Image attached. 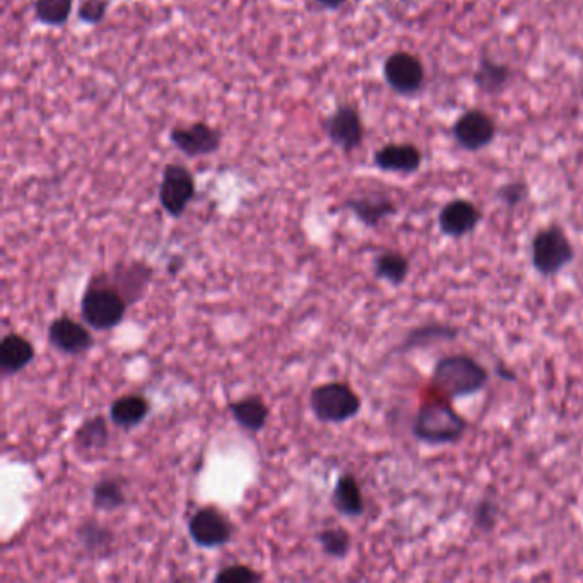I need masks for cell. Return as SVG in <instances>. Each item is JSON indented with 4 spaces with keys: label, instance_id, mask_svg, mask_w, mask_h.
I'll use <instances>...</instances> for the list:
<instances>
[{
    "label": "cell",
    "instance_id": "obj_2",
    "mask_svg": "<svg viewBox=\"0 0 583 583\" xmlns=\"http://www.w3.org/2000/svg\"><path fill=\"white\" fill-rule=\"evenodd\" d=\"M467 428V419L440 395L424 401L411 424L414 438L428 445L459 442L466 435Z\"/></svg>",
    "mask_w": 583,
    "mask_h": 583
},
{
    "label": "cell",
    "instance_id": "obj_34",
    "mask_svg": "<svg viewBox=\"0 0 583 583\" xmlns=\"http://www.w3.org/2000/svg\"><path fill=\"white\" fill-rule=\"evenodd\" d=\"M317 2L325 9H339L346 0H317Z\"/></svg>",
    "mask_w": 583,
    "mask_h": 583
},
{
    "label": "cell",
    "instance_id": "obj_1",
    "mask_svg": "<svg viewBox=\"0 0 583 583\" xmlns=\"http://www.w3.org/2000/svg\"><path fill=\"white\" fill-rule=\"evenodd\" d=\"M489 371L469 354H450L436 361L430 385L447 401L471 397L488 385Z\"/></svg>",
    "mask_w": 583,
    "mask_h": 583
},
{
    "label": "cell",
    "instance_id": "obj_33",
    "mask_svg": "<svg viewBox=\"0 0 583 583\" xmlns=\"http://www.w3.org/2000/svg\"><path fill=\"white\" fill-rule=\"evenodd\" d=\"M496 375H498L501 380H505V382H517V373L510 370V368H507L505 365L496 366Z\"/></svg>",
    "mask_w": 583,
    "mask_h": 583
},
{
    "label": "cell",
    "instance_id": "obj_30",
    "mask_svg": "<svg viewBox=\"0 0 583 583\" xmlns=\"http://www.w3.org/2000/svg\"><path fill=\"white\" fill-rule=\"evenodd\" d=\"M498 515H500L498 503L489 500V498H483L474 508L472 519H474L476 529L483 530V532H491L498 524Z\"/></svg>",
    "mask_w": 583,
    "mask_h": 583
},
{
    "label": "cell",
    "instance_id": "obj_24",
    "mask_svg": "<svg viewBox=\"0 0 583 583\" xmlns=\"http://www.w3.org/2000/svg\"><path fill=\"white\" fill-rule=\"evenodd\" d=\"M510 79H512V69L508 65L491 59L481 60L477 71L474 72V83L477 88L489 95H498L500 91L507 88Z\"/></svg>",
    "mask_w": 583,
    "mask_h": 583
},
{
    "label": "cell",
    "instance_id": "obj_14",
    "mask_svg": "<svg viewBox=\"0 0 583 583\" xmlns=\"http://www.w3.org/2000/svg\"><path fill=\"white\" fill-rule=\"evenodd\" d=\"M153 274L154 269L151 265L144 262H130V264L115 267L112 274L106 272L105 276L122 293L127 303L134 305L146 295Z\"/></svg>",
    "mask_w": 583,
    "mask_h": 583
},
{
    "label": "cell",
    "instance_id": "obj_5",
    "mask_svg": "<svg viewBox=\"0 0 583 583\" xmlns=\"http://www.w3.org/2000/svg\"><path fill=\"white\" fill-rule=\"evenodd\" d=\"M310 407L322 423H344L361 411V397L348 383L318 385L310 394Z\"/></svg>",
    "mask_w": 583,
    "mask_h": 583
},
{
    "label": "cell",
    "instance_id": "obj_9",
    "mask_svg": "<svg viewBox=\"0 0 583 583\" xmlns=\"http://www.w3.org/2000/svg\"><path fill=\"white\" fill-rule=\"evenodd\" d=\"M452 132L460 148L477 153L495 139L496 124L483 110H467L455 120Z\"/></svg>",
    "mask_w": 583,
    "mask_h": 583
},
{
    "label": "cell",
    "instance_id": "obj_22",
    "mask_svg": "<svg viewBox=\"0 0 583 583\" xmlns=\"http://www.w3.org/2000/svg\"><path fill=\"white\" fill-rule=\"evenodd\" d=\"M373 271H375V276L385 283L401 286L406 283L407 276L411 272V262L406 255L397 250H385L373 262Z\"/></svg>",
    "mask_w": 583,
    "mask_h": 583
},
{
    "label": "cell",
    "instance_id": "obj_21",
    "mask_svg": "<svg viewBox=\"0 0 583 583\" xmlns=\"http://www.w3.org/2000/svg\"><path fill=\"white\" fill-rule=\"evenodd\" d=\"M149 411L151 406L146 397L139 394L122 395L110 407V421L118 428L130 430L148 418Z\"/></svg>",
    "mask_w": 583,
    "mask_h": 583
},
{
    "label": "cell",
    "instance_id": "obj_18",
    "mask_svg": "<svg viewBox=\"0 0 583 583\" xmlns=\"http://www.w3.org/2000/svg\"><path fill=\"white\" fill-rule=\"evenodd\" d=\"M460 329L450 324H426L414 327L407 332L401 344L394 349V353L402 354L414 349L428 348L438 342H454L459 339Z\"/></svg>",
    "mask_w": 583,
    "mask_h": 583
},
{
    "label": "cell",
    "instance_id": "obj_32",
    "mask_svg": "<svg viewBox=\"0 0 583 583\" xmlns=\"http://www.w3.org/2000/svg\"><path fill=\"white\" fill-rule=\"evenodd\" d=\"M108 11V0H83L79 7V19L88 24L100 23Z\"/></svg>",
    "mask_w": 583,
    "mask_h": 583
},
{
    "label": "cell",
    "instance_id": "obj_11",
    "mask_svg": "<svg viewBox=\"0 0 583 583\" xmlns=\"http://www.w3.org/2000/svg\"><path fill=\"white\" fill-rule=\"evenodd\" d=\"M48 342L60 353L79 356L95 346V337L74 318L59 317L48 327Z\"/></svg>",
    "mask_w": 583,
    "mask_h": 583
},
{
    "label": "cell",
    "instance_id": "obj_12",
    "mask_svg": "<svg viewBox=\"0 0 583 583\" xmlns=\"http://www.w3.org/2000/svg\"><path fill=\"white\" fill-rule=\"evenodd\" d=\"M170 139L173 146L189 158L216 153L221 146L219 130L204 122H195L190 127H175L171 130Z\"/></svg>",
    "mask_w": 583,
    "mask_h": 583
},
{
    "label": "cell",
    "instance_id": "obj_29",
    "mask_svg": "<svg viewBox=\"0 0 583 583\" xmlns=\"http://www.w3.org/2000/svg\"><path fill=\"white\" fill-rule=\"evenodd\" d=\"M262 580H264V575L247 565L224 566L214 575L216 583H257Z\"/></svg>",
    "mask_w": 583,
    "mask_h": 583
},
{
    "label": "cell",
    "instance_id": "obj_7",
    "mask_svg": "<svg viewBox=\"0 0 583 583\" xmlns=\"http://www.w3.org/2000/svg\"><path fill=\"white\" fill-rule=\"evenodd\" d=\"M159 204L171 218H180L195 197V180L183 165L166 166L159 185Z\"/></svg>",
    "mask_w": 583,
    "mask_h": 583
},
{
    "label": "cell",
    "instance_id": "obj_23",
    "mask_svg": "<svg viewBox=\"0 0 583 583\" xmlns=\"http://www.w3.org/2000/svg\"><path fill=\"white\" fill-rule=\"evenodd\" d=\"M108 442H110L108 421L100 414L86 419L74 433V443L83 452H98L103 450Z\"/></svg>",
    "mask_w": 583,
    "mask_h": 583
},
{
    "label": "cell",
    "instance_id": "obj_8",
    "mask_svg": "<svg viewBox=\"0 0 583 583\" xmlns=\"http://www.w3.org/2000/svg\"><path fill=\"white\" fill-rule=\"evenodd\" d=\"M383 76L395 93L404 96L414 95L423 88L424 65L413 53L395 52L385 60Z\"/></svg>",
    "mask_w": 583,
    "mask_h": 583
},
{
    "label": "cell",
    "instance_id": "obj_25",
    "mask_svg": "<svg viewBox=\"0 0 583 583\" xmlns=\"http://www.w3.org/2000/svg\"><path fill=\"white\" fill-rule=\"evenodd\" d=\"M93 507L98 512H115L127 503L124 483L117 477H103L93 486Z\"/></svg>",
    "mask_w": 583,
    "mask_h": 583
},
{
    "label": "cell",
    "instance_id": "obj_13",
    "mask_svg": "<svg viewBox=\"0 0 583 583\" xmlns=\"http://www.w3.org/2000/svg\"><path fill=\"white\" fill-rule=\"evenodd\" d=\"M483 221V212L476 204L466 199H454L442 207L438 216V226L443 235L450 238H462L471 235Z\"/></svg>",
    "mask_w": 583,
    "mask_h": 583
},
{
    "label": "cell",
    "instance_id": "obj_16",
    "mask_svg": "<svg viewBox=\"0 0 583 583\" xmlns=\"http://www.w3.org/2000/svg\"><path fill=\"white\" fill-rule=\"evenodd\" d=\"M35 360V346L30 339L11 332L0 342V371L4 377L18 375Z\"/></svg>",
    "mask_w": 583,
    "mask_h": 583
},
{
    "label": "cell",
    "instance_id": "obj_19",
    "mask_svg": "<svg viewBox=\"0 0 583 583\" xmlns=\"http://www.w3.org/2000/svg\"><path fill=\"white\" fill-rule=\"evenodd\" d=\"M332 507L349 519H356L365 513V498L356 477L344 474L337 479L332 491Z\"/></svg>",
    "mask_w": 583,
    "mask_h": 583
},
{
    "label": "cell",
    "instance_id": "obj_6",
    "mask_svg": "<svg viewBox=\"0 0 583 583\" xmlns=\"http://www.w3.org/2000/svg\"><path fill=\"white\" fill-rule=\"evenodd\" d=\"M189 536L199 548H223L235 536V524L221 508L206 505L190 517Z\"/></svg>",
    "mask_w": 583,
    "mask_h": 583
},
{
    "label": "cell",
    "instance_id": "obj_20",
    "mask_svg": "<svg viewBox=\"0 0 583 583\" xmlns=\"http://www.w3.org/2000/svg\"><path fill=\"white\" fill-rule=\"evenodd\" d=\"M230 413L243 430L257 433L264 430L267 419L271 416V409L260 395H248L240 401L231 402Z\"/></svg>",
    "mask_w": 583,
    "mask_h": 583
},
{
    "label": "cell",
    "instance_id": "obj_28",
    "mask_svg": "<svg viewBox=\"0 0 583 583\" xmlns=\"http://www.w3.org/2000/svg\"><path fill=\"white\" fill-rule=\"evenodd\" d=\"M72 4L74 0H36V18L47 26H62L71 16Z\"/></svg>",
    "mask_w": 583,
    "mask_h": 583
},
{
    "label": "cell",
    "instance_id": "obj_10",
    "mask_svg": "<svg viewBox=\"0 0 583 583\" xmlns=\"http://www.w3.org/2000/svg\"><path fill=\"white\" fill-rule=\"evenodd\" d=\"M325 132L332 144H336L337 148H341L346 153L360 148L365 137L360 113L351 105L337 106L336 112L332 113L325 122Z\"/></svg>",
    "mask_w": 583,
    "mask_h": 583
},
{
    "label": "cell",
    "instance_id": "obj_17",
    "mask_svg": "<svg viewBox=\"0 0 583 583\" xmlns=\"http://www.w3.org/2000/svg\"><path fill=\"white\" fill-rule=\"evenodd\" d=\"M344 209L353 212L356 218L368 228H377L383 219L394 216L397 212L395 202L383 194H368L353 197L344 202Z\"/></svg>",
    "mask_w": 583,
    "mask_h": 583
},
{
    "label": "cell",
    "instance_id": "obj_31",
    "mask_svg": "<svg viewBox=\"0 0 583 583\" xmlns=\"http://www.w3.org/2000/svg\"><path fill=\"white\" fill-rule=\"evenodd\" d=\"M529 197V187L522 182H510L503 185L498 190V199H500L508 209L519 207L522 202Z\"/></svg>",
    "mask_w": 583,
    "mask_h": 583
},
{
    "label": "cell",
    "instance_id": "obj_27",
    "mask_svg": "<svg viewBox=\"0 0 583 583\" xmlns=\"http://www.w3.org/2000/svg\"><path fill=\"white\" fill-rule=\"evenodd\" d=\"M317 541L325 556L342 560L348 556L353 546L351 534L344 527H330V529L320 530L317 534Z\"/></svg>",
    "mask_w": 583,
    "mask_h": 583
},
{
    "label": "cell",
    "instance_id": "obj_4",
    "mask_svg": "<svg viewBox=\"0 0 583 583\" xmlns=\"http://www.w3.org/2000/svg\"><path fill=\"white\" fill-rule=\"evenodd\" d=\"M530 254L537 274L553 277L575 260V247L560 224H549L532 238Z\"/></svg>",
    "mask_w": 583,
    "mask_h": 583
},
{
    "label": "cell",
    "instance_id": "obj_15",
    "mask_svg": "<svg viewBox=\"0 0 583 583\" xmlns=\"http://www.w3.org/2000/svg\"><path fill=\"white\" fill-rule=\"evenodd\" d=\"M375 165L390 173H414L423 165V153L409 142L387 144L375 153Z\"/></svg>",
    "mask_w": 583,
    "mask_h": 583
},
{
    "label": "cell",
    "instance_id": "obj_26",
    "mask_svg": "<svg viewBox=\"0 0 583 583\" xmlns=\"http://www.w3.org/2000/svg\"><path fill=\"white\" fill-rule=\"evenodd\" d=\"M112 529L106 525L88 520L77 529V541L88 554H106L113 544Z\"/></svg>",
    "mask_w": 583,
    "mask_h": 583
},
{
    "label": "cell",
    "instance_id": "obj_3",
    "mask_svg": "<svg viewBox=\"0 0 583 583\" xmlns=\"http://www.w3.org/2000/svg\"><path fill=\"white\" fill-rule=\"evenodd\" d=\"M129 303L113 286L105 274H98L89 281L81 300V317L91 329L112 330L124 322Z\"/></svg>",
    "mask_w": 583,
    "mask_h": 583
}]
</instances>
